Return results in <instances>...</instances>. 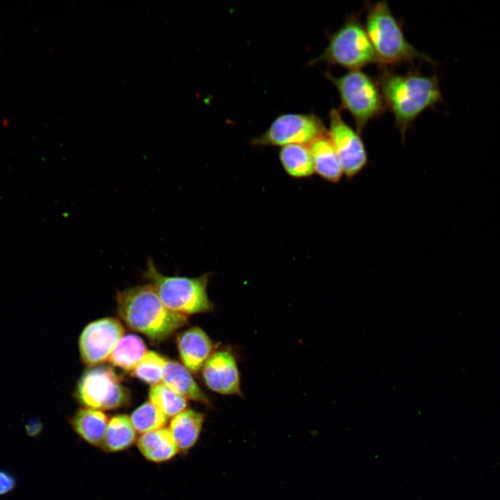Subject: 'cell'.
Returning <instances> with one entry per match:
<instances>
[{
	"label": "cell",
	"mask_w": 500,
	"mask_h": 500,
	"mask_svg": "<svg viewBox=\"0 0 500 500\" xmlns=\"http://www.w3.org/2000/svg\"><path fill=\"white\" fill-rule=\"evenodd\" d=\"M378 83L385 107L392 113L402 140L422 112L442 101L436 75L426 76L417 70L398 74L382 67Z\"/></svg>",
	"instance_id": "obj_1"
},
{
	"label": "cell",
	"mask_w": 500,
	"mask_h": 500,
	"mask_svg": "<svg viewBox=\"0 0 500 500\" xmlns=\"http://www.w3.org/2000/svg\"><path fill=\"white\" fill-rule=\"evenodd\" d=\"M119 315L131 329L159 343L188 322L186 315L172 312L161 301L149 283L118 291Z\"/></svg>",
	"instance_id": "obj_2"
},
{
	"label": "cell",
	"mask_w": 500,
	"mask_h": 500,
	"mask_svg": "<svg viewBox=\"0 0 500 500\" xmlns=\"http://www.w3.org/2000/svg\"><path fill=\"white\" fill-rule=\"evenodd\" d=\"M365 28L378 63L383 67L413 62L415 60L436 64L408 42L401 23L394 16L387 1L368 5Z\"/></svg>",
	"instance_id": "obj_3"
},
{
	"label": "cell",
	"mask_w": 500,
	"mask_h": 500,
	"mask_svg": "<svg viewBox=\"0 0 500 500\" xmlns=\"http://www.w3.org/2000/svg\"><path fill=\"white\" fill-rule=\"evenodd\" d=\"M143 276L154 287L164 306L172 312L186 315L207 312L212 306L207 294L208 274L197 278L166 276L149 258Z\"/></svg>",
	"instance_id": "obj_4"
},
{
	"label": "cell",
	"mask_w": 500,
	"mask_h": 500,
	"mask_svg": "<svg viewBox=\"0 0 500 500\" xmlns=\"http://www.w3.org/2000/svg\"><path fill=\"white\" fill-rule=\"evenodd\" d=\"M326 78L337 88L341 108L350 113L360 135L369 122L383 115L386 107L378 81L360 70Z\"/></svg>",
	"instance_id": "obj_5"
},
{
	"label": "cell",
	"mask_w": 500,
	"mask_h": 500,
	"mask_svg": "<svg viewBox=\"0 0 500 500\" xmlns=\"http://www.w3.org/2000/svg\"><path fill=\"white\" fill-rule=\"evenodd\" d=\"M325 62L339 65L350 71L378 62V60L365 28L358 16L352 15L338 31L329 37L324 52L310 62L315 64Z\"/></svg>",
	"instance_id": "obj_6"
},
{
	"label": "cell",
	"mask_w": 500,
	"mask_h": 500,
	"mask_svg": "<svg viewBox=\"0 0 500 500\" xmlns=\"http://www.w3.org/2000/svg\"><path fill=\"white\" fill-rule=\"evenodd\" d=\"M76 396L85 408L99 410H112L126 406L130 401L122 378L109 366L97 365L88 369L78 382Z\"/></svg>",
	"instance_id": "obj_7"
},
{
	"label": "cell",
	"mask_w": 500,
	"mask_h": 500,
	"mask_svg": "<svg viewBox=\"0 0 500 500\" xmlns=\"http://www.w3.org/2000/svg\"><path fill=\"white\" fill-rule=\"evenodd\" d=\"M327 131L322 120L312 114L288 113L278 116L262 134L254 138L256 146L310 144Z\"/></svg>",
	"instance_id": "obj_8"
},
{
	"label": "cell",
	"mask_w": 500,
	"mask_h": 500,
	"mask_svg": "<svg viewBox=\"0 0 500 500\" xmlns=\"http://www.w3.org/2000/svg\"><path fill=\"white\" fill-rule=\"evenodd\" d=\"M328 135L332 141L343 173L352 178L367 162V156L360 135L343 119L340 110L333 108L329 113Z\"/></svg>",
	"instance_id": "obj_9"
},
{
	"label": "cell",
	"mask_w": 500,
	"mask_h": 500,
	"mask_svg": "<svg viewBox=\"0 0 500 500\" xmlns=\"http://www.w3.org/2000/svg\"><path fill=\"white\" fill-rule=\"evenodd\" d=\"M125 330L116 318L105 317L89 324L81 334L79 350L84 363L97 365L108 358Z\"/></svg>",
	"instance_id": "obj_10"
},
{
	"label": "cell",
	"mask_w": 500,
	"mask_h": 500,
	"mask_svg": "<svg viewBox=\"0 0 500 500\" xmlns=\"http://www.w3.org/2000/svg\"><path fill=\"white\" fill-rule=\"evenodd\" d=\"M202 368L203 380L210 390L222 394H241L238 366L229 351L212 353Z\"/></svg>",
	"instance_id": "obj_11"
},
{
	"label": "cell",
	"mask_w": 500,
	"mask_h": 500,
	"mask_svg": "<svg viewBox=\"0 0 500 500\" xmlns=\"http://www.w3.org/2000/svg\"><path fill=\"white\" fill-rule=\"evenodd\" d=\"M177 347L184 366L194 373L199 371L212 354V340L199 327H192L180 334Z\"/></svg>",
	"instance_id": "obj_12"
},
{
	"label": "cell",
	"mask_w": 500,
	"mask_h": 500,
	"mask_svg": "<svg viewBox=\"0 0 500 500\" xmlns=\"http://www.w3.org/2000/svg\"><path fill=\"white\" fill-rule=\"evenodd\" d=\"M308 148L315 172L328 181L338 182L344 173L328 132L312 142Z\"/></svg>",
	"instance_id": "obj_13"
},
{
	"label": "cell",
	"mask_w": 500,
	"mask_h": 500,
	"mask_svg": "<svg viewBox=\"0 0 500 500\" xmlns=\"http://www.w3.org/2000/svg\"><path fill=\"white\" fill-rule=\"evenodd\" d=\"M162 383L187 399L209 403L208 398L194 380L190 372L175 360L167 359L162 372Z\"/></svg>",
	"instance_id": "obj_14"
},
{
	"label": "cell",
	"mask_w": 500,
	"mask_h": 500,
	"mask_svg": "<svg viewBox=\"0 0 500 500\" xmlns=\"http://www.w3.org/2000/svg\"><path fill=\"white\" fill-rule=\"evenodd\" d=\"M203 415L192 409H186L171 419L169 430L179 451L192 448L199 437Z\"/></svg>",
	"instance_id": "obj_15"
},
{
	"label": "cell",
	"mask_w": 500,
	"mask_h": 500,
	"mask_svg": "<svg viewBox=\"0 0 500 500\" xmlns=\"http://www.w3.org/2000/svg\"><path fill=\"white\" fill-rule=\"evenodd\" d=\"M137 444L146 459L156 462L167 461L179 451L169 428L165 427L142 434Z\"/></svg>",
	"instance_id": "obj_16"
},
{
	"label": "cell",
	"mask_w": 500,
	"mask_h": 500,
	"mask_svg": "<svg viewBox=\"0 0 500 500\" xmlns=\"http://www.w3.org/2000/svg\"><path fill=\"white\" fill-rule=\"evenodd\" d=\"M71 423L82 439L92 445L101 446L108 419L101 410L85 407L76 412Z\"/></svg>",
	"instance_id": "obj_17"
},
{
	"label": "cell",
	"mask_w": 500,
	"mask_h": 500,
	"mask_svg": "<svg viewBox=\"0 0 500 500\" xmlns=\"http://www.w3.org/2000/svg\"><path fill=\"white\" fill-rule=\"evenodd\" d=\"M136 433L130 417L126 415H115L108 421L101 446L108 452L123 451L135 442Z\"/></svg>",
	"instance_id": "obj_18"
},
{
	"label": "cell",
	"mask_w": 500,
	"mask_h": 500,
	"mask_svg": "<svg viewBox=\"0 0 500 500\" xmlns=\"http://www.w3.org/2000/svg\"><path fill=\"white\" fill-rule=\"evenodd\" d=\"M144 341L138 335H123L110 354L108 361L126 371H133L147 352Z\"/></svg>",
	"instance_id": "obj_19"
},
{
	"label": "cell",
	"mask_w": 500,
	"mask_h": 500,
	"mask_svg": "<svg viewBox=\"0 0 500 500\" xmlns=\"http://www.w3.org/2000/svg\"><path fill=\"white\" fill-rule=\"evenodd\" d=\"M280 160L285 172L295 178L308 177L314 172V165L308 147L292 144L281 147Z\"/></svg>",
	"instance_id": "obj_20"
},
{
	"label": "cell",
	"mask_w": 500,
	"mask_h": 500,
	"mask_svg": "<svg viewBox=\"0 0 500 500\" xmlns=\"http://www.w3.org/2000/svg\"><path fill=\"white\" fill-rule=\"evenodd\" d=\"M149 399L168 418L173 417L187 408V399L175 392L164 383L150 388Z\"/></svg>",
	"instance_id": "obj_21"
},
{
	"label": "cell",
	"mask_w": 500,
	"mask_h": 500,
	"mask_svg": "<svg viewBox=\"0 0 500 500\" xmlns=\"http://www.w3.org/2000/svg\"><path fill=\"white\" fill-rule=\"evenodd\" d=\"M130 418L136 432L140 434L165 428L168 420V417L149 401L136 408Z\"/></svg>",
	"instance_id": "obj_22"
},
{
	"label": "cell",
	"mask_w": 500,
	"mask_h": 500,
	"mask_svg": "<svg viewBox=\"0 0 500 500\" xmlns=\"http://www.w3.org/2000/svg\"><path fill=\"white\" fill-rule=\"evenodd\" d=\"M166 362L165 357L155 351H149L133 369L132 376L152 385L162 383Z\"/></svg>",
	"instance_id": "obj_23"
},
{
	"label": "cell",
	"mask_w": 500,
	"mask_h": 500,
	"mask_svg": "<svg viewBox=\"0 0 500 500\" xmlns=\"http://www.w3.org/2000/svg\"><path fill=\"white\" fill-rule=\"evenodd\" d=\"M17 485L15 476L6 471L0 470V496L12 491Z\"/></svg>",
	"instance_id": "obj_24"
},
{
	"label": "cell",
	"mask_w": 500,
	"mask_h": 500,
	"mask_svg": "<svg viewBox=\"0 0 500 500\" xmlns=\"http://www.w3.org/2000/svg\"><path fill=\"white\" fill-rule=\"evenodd\" d=\"M42 424L38 418L32 417L25 425L26 434L31 438L38 436L42 431Z\"/></svg>",
	"instance_id": "obj_25"
}]
</instances>
